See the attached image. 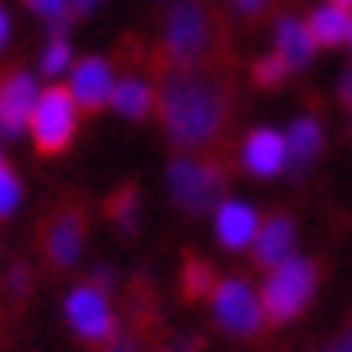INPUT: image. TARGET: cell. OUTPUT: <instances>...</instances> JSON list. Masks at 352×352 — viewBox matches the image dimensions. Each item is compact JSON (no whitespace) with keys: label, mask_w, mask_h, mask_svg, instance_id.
Returning a JSON list of instances; mask_svg holds the SVG:
<instances>
[{"label":"cell","mask_w":352,"mask_h":352,"mask_svg":"<svg viewBox=\"0 0 352 352\" xmlns=\"http://www.w3.org/2000/svg\"><path fill=\"white\" fill-rule=\"evenodd\" d=\"M8 40H12V16H8V8L0 4V52L8 48Z\"/></svg>","instance_id":"d4e9b609"},{"label":"cell","mask_w":352,"mask_h":352,"mask_svg":"<svg viewBox=\"0 0 352 352\" xmlns=\"http://www.w3.org/2000/svg\"><path fill=\"white\" fill-rule=\"evenodd\" d=\"M166 186H170V198L186 214H206V210H214L222 202L226 175H222V166H214V162L182 155V159H175L166 166Z\"/></svg>","instance_id":"5b68a950"},{"label":"cell","mask_w":352,"mask_h":352,"mask_svg":"<svg viewBox=\"0 0 352 352\" xmlns=\"http://www.w3.org/2000/svg\"><path fill=\"white\" fill-rule=\"evenodd\" d=\"M115 67L111 60H103V56H83L72 64L67 72V91L72 99L80 103V111H99V107H107L111 103V87H115Z\"/></svg>","instance_id":"52a82bcc"},{"label":"cell","mask_w":352,"mask_h":352,"mask_svg":"<svg viewBox=\"0 0 352 352\" xmlns=\"http://www.w3.org/2000/svg\"><path fill=\"white\" fill-rule=\"evenodd\" d=\"M320 146H324V127H320L313 115H297L285 131V151H289V170L305 175L313 162H317Z\"/></svg>","instance_id":"4fadbf2b"},{"label":"cell","mask_w":352,"mask_h":352,"mask_svg":"<svg viewBox=\"0 0 352 352\" xmlns=\"http://www.w3.org/2000/svg\"><path fill=\"white\" fill-rule=\"evenodd\" d=\"M241 166L254 178H273L289 170V151H285V135L273 127H254L241 143Z\"/></svg>","instance_id":"30bf717a"},{"label":"cell","mask_w":352,"mask_h":352,"mask_svg":"<svg viewBox=\"0 0 352 352\" xmlns=\"http://www.w3.org/2000/svg\"><path fill=\"white\" fill-rule=\"evenodd\" d=\"M293 245H297V226H293V218L277 214V218H270V222H261V230H257L254 257L265 265V270H273L277 261H285V257L293 254Z\"/></svg>","instance_id":"5bb4252c"},{"label":"cell","mask_w":352,"mask_h":352,"mask_svg":"<svg viewBox=\"0 0 352 352\" xmlns=\"http://www.w3.org/2000/svg\"><path fill=\"white\" fill-rule=\"evenodd\" d=\"M285 76H289V67L281 64V56H265V60L254 64V80L261 83V87H277Z\"/></svg>","instance_id":"7402d4cb"},{"label":"cell","mask_w":352,"mask_h":352,"mask_svg":"<svg viewBox=\"0 0 352 352\" xmlns=\"http://www.w3.org/2000/svg\"><path fill=\"white\" fill-rule=\"evenodd\" d=\"M36 16L48 20L52 36H67V12H72V0H24Z\"/></svg>","instance_id":"d6986e66"},{"label":"cell","mask_w":352,"mask_h":352,"mask_svg":"<svg viewBox=\"0 0 352 352\" xmlns=\"http://www.w3.org/2000/svg\"><path fill=\"white\" fill-rule=\"evenodd\" d=\"M336 352H352V333H349V340H344V344H340Z\"/></svg>","instance_id":"f1b7e54d"},{"label":"cell","mask_w":352,"mask_h":352,"mask_svg":"<svg viewBox=\"0 0 352 352\" xmlns=\"http://www.w3.org/2000/svg\"><path fill=\"white\" fill-rule=\"evenodd\" d=\"M309 32H313V40H317L320 48H336V44H344L352 32V12L349 8H340V4H333V0H324V4H317L313 12H309Z\"/></svg>","instance_id":"9a60e30c"},{"label":"cell","mask_w":352,"mask_h":352,"mask_svg":"<svg viewBox=\"0 0 352 352\" xmlns=\"http://www.w3.org/2000/svg\"><path fill=\"white\" fill-rule=\"evenodd\" d=\"M67 324L83 336V340H107L115 333V317H111V305L103 297L99 285H80L67 293L64 301Z\"/></svg>","instance_id":"9c48e42d"},{"label":"cell","mask_w":352,"mask_h":352,"mask_svg":"<svg viewBox=\"0 0 352 352\" xmlns=\"http://www.w3.org/2000/svg\"><path fill=\"white\" fill-rule=\"evenodd\" d=\"M234 4V12L238 16H257V12H265L270 8V0H230Z\"/></svg>","instance_id":"cb8c5ba5"},{"label":"cell","mask_w":352,"mask_h":352,"mask_svg":"<svg viewBox=\"0 0 352 352\" xmlns=\"http://www.w3.org/2000/svg\"><path fill=\"white\" fill-rule=\"evenodd\" d=\"M80 254H83V218L67 210L48 230V257L56 265H76Z\"/></svg>","instance_id":"e0dca14e"},{"label":"cell","mask_w":352,"mask_h":352,"mask_svg":"<svg viewBox=\"0 0 352 352\" xmlns=\"http://www.w3.org/2000/svg\"><path fill=\"white\" fill-rule=\"evenodd\" d=\"M182 281H186V293H190V297H202V293H210V289H214V273H210L206 261H190Z\"/></svg>","instance_id":"603a6c76"},{"label":"cell","mask_w":352,"mask_h":352,"mask_svg":"<svg viewBox=\"0 0 352 352\" xmlns=\"http://www.w3.org/2000/svg\"><path fill=\"white\" fill-rule=\"evenodd\" d=\"M0 166H4V155H0Z\"/></svg>","instance_id":"1f68e13d"},{"label":"cell","mask_w":352,"mask_h":352,"mask_svg":"<svg viewBox=\"0 0 352 352\" xmlns=\"http://www.w3.org/2000/svg\"><path fill=\"white\" fill-rule=\"evenodd\" d=\"M333 4H340V8H349L352 12V0H333Z\"/></svg>","instance_id":"f546056e"},{"label":"cell","mask_w":352,"mask_h":352,"mask_svg":"<svg viewBox=\"0 0 352 352\" xmlns=\"http://www.w3.org/2000/svg\"><path fill=\"white\" fill-rule=\"evenodd\" d=\"M317 289V265L301 254H289L285 261H277L265 277L261 289V309L270 320H293L301 313L309 297Z\"/></svg>","instance_id":"3957f363"},{"label":"cell","mask_w":352,"mask_h":352,"mask_svg":"<svg viewBox=\"0 0 352 352\" xmlns=\"http://www.w3.org/2000/svg\"><path fill=\"white\" fill-rule=\"evenodd\" d=\"M76 127H80V103L72 99V91L67 87H40L36 111L28 119L32 143L44 155H56V151H64L76 139Z\"/></svg>","instance_id":"277c9868"},{"label":"cell","mask_w":352,"mask_h":352,"mask_svg":"<svg viewBox=\"0 0 352 352\" xmlns=\"http://www.w3.org/2000/svg\"><path fill=\"white\" fill-rule=\"evenodd\" d=\"M313 52H317V40H313L305 20H297V16L277 20V28H273V56H281V64L289 72H301L313 60Z\"/></svg>","instance_id":"7c38bea8"},{"label":"cell","mask_w":352,"mask_h":352,"mask_svg":"<svg viewBox=\"0 0 352 352\" xmlns=\"http://www.w3.org/2000/svg\"><path fill=\"white\" fill-rule=\"evenodd\" d=\"M210 305H214V317L226 333L250 336L265 324V309H261V293H254L250 281L241 277H226V281H214L210 289Z\"/></svg>","instance_id":"8992f818"},{"label":"cell","mask_w":352,"mask_h":352,"mask_svg":"<svg viewBox=\"0 0 352 352\" xmlns=\"http://www.w3.org/2000/svg\"><path fill=\"white\" fill-rule=\"evenodd\" d=\"M336 91H340V99H344V103L352 107V67L344 72V76H340V87H336Z\"/></svg>","instance_id":"484cf974"},{"label":"cell","mask_w":352,"mask_h":352,"mask_svg":"<svg viewBox=\"0 0 352 352\" xmlns=\"http://www.w3.org/2000/svg\"><path fill=\"white\" fill-rule=\"evenodd\" d=\"M111 218L119 222L123 234H131V230L139 226V198H135V190H123L119 198H115L111 202Z\"/></svg>","instance_id":"44dd1931"},{"label":"cell","mask_w":352,"mask_h":352,"mask_svg":"<svg viewBox=\"0 0 352 352\" xmlns=\"http://www.w3.org/2000/svg\"><path fill=\"white\" fill-rule=\"evenodd\" d=\"M214 24L202 0H170V12L162 20V52L178 72H190L210 56Z\"/></svg>","instance_id":"7a4b0ae2"},{"label":"cell","mask_w":352,"mask_h":352,"mask_svg":"<svg viewBox=\"0 0 352 352\" xmlns=\"http://www.w3.org/2000/svg\"><path fill=\"white\" fill-rule=\"evenodd\" d=\"M76 64V56H72V44H67V36H48V44L40 52V72L48 76V80H60L67 76Z\"/></svg>","instance_id":"ac0fdd59"},{"label":"cell","mask_w":352,"mask_h":352,"mask_svg":"<svg viewBox=\"0 0 352 352\" xmlns=\"http://www.w3.org/2000/svg\"><path fill=\"white\" fill-rule=\"evenodd\" d=\"M20 198H24V186H20V178L12 175L8 166H0V218L16 214V210H20Z\"/></svg>","instance_id":"ffe728a7"},{"label":"cell","mask_w":352,"mask_h":352,"mask_svg":"<svg viewBox=\"0 0 352 352\" xmlns=\"http://www.w3.org/2000/svg\"><path fill=\"white\" fill-rule=\"evenodd\" d=\"M349 44H352V32H349Z\"/></svg>","instance_id":"d6a6232c"},{"label":"cell","mask_w":352,"mask_h":352,"mask_svg":"<svg viewBox=\"0 0 352 352\" xmlns=\"http://www.w3.org/2000/svg\"><path fill=\"white\" fill-rule=\"evenodd\" d=\"M261 230V218L250 202L241 198H222L214 206V238L222 241L226 250H250Z\"/></svg>","instance_id":"8fae6325"},{"label":"cell","mask_w":352,"mask_h":352,"mask_svg":"<svg viewBox=\"0 0 352 352\" xmlns=\"http://www.w3.org/2000/svg\"><path fill=\"white\" fill-rule=\"evenodd\" d=\"M36 99H40V80L32 72H12L0 80V135L4 139H16L28 131Z\"/></svg>","instance_id":"ba28073f"},{"label":"cell","mask_w":352,"mask_h":352,"mask_svg":"<svg viewBox=\"0 0 352 352\" xmlns=\"http://www.w3.org/2000/svg\"><path fill=\"white\" fill-rule=\"evenodd\" d=\"M159 115L166 135L175 139V146L194 151L218 139V131L226 127V111H230V96L214 76L202 72H175L166 76L159 91Z\"/></svg>","instance_id":"6da1fadb"},{"label":"cell","mask_w":352,"mask_h":352,"mask_svg":"<svg viewBox=\"0 0 352 352\" xmlns=\"http://www.w3.org/2000/svg\"><path fill=\"white\" fill-rule=\"evenodd\" d=\"M24 281H28V273H24V270L12 273V289H24Z\"/></svg>","instance_id":"83f0119b"},{"label":"cell","mask_w":352,"mask_h":352,"mask_svg":"<svg viewBox=\"0 0 352 352\" xmlns=\"http://www.w3.org/2000/svg\"><path fill=\"white\" fill-rule=\"evenodd\" d=\"M99 4H103V0H72V8H76V12H96Z\"/></svg>","instance_id":"4316f807"},{"label":"cell","mask_w":352,"mask_h":352,"mask_svg":"<svg viewBox=\"0 0 352 352\" xmlns=\"http://www.w3.org/2000/svg\"><path fill=\"white\" fill-rule=\"evenodd\" d=\"M155 87L143 80V76H119L111 87V107L123 119H146V115L155 111Z\"/></svg>","instance_id":"2e32d148"},{"label":"cell","mask_w":352,"mask_h":352,"mask_svg":"<svg viewBox=\"0 0 352 352\" xmlns=\"http://www.w3.org/2000/svg\"><path fill=\"white\" fill-rule=\"evenodd\" d=\"M119 352H135V349H119Z\"/></svg>","instance_id":"4dcf8cb0"}]
</instances>
